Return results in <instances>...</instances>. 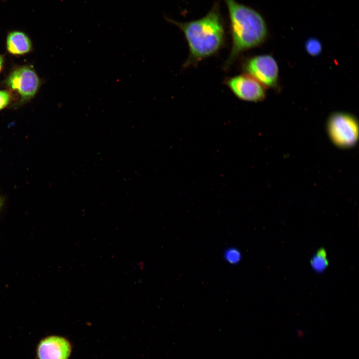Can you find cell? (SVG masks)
<instances>
[{"instance_id":"cell-1","label":"cell","mask_w":359,"mask_h":359,"mask_svg":"<svg viewBox=\"0 0 359 359\" xmlns=\"http://www.w3.org/2000/svg\"><path fill=\"white\" fill-rule=\"evenodd\" d=\"M165 18L177 26L185 36L189 50L186 66L215 54L224 44V24L218 3L206 15L196 20L180 22L168 17Z\"/></svg>"},{"instance_id":"cell-2","label":"cell","mask_w":359,"mask_h":359,"mask_svg":"<svg viewBox=\"0 0 359 359\" xmlns=\"http://www.w3.org/2000/svg\"><path fill=\"white\" fill-rule=\"evenodd\" d=\"M230 22L232 44L225 68L231 65L243 51L261 44L267 36V27L262 15L255 9L235 0H224Z\"/></svg>"},{"instance_id":"cell-3","label":"cell","mask_w":359,"mask_h":359,"mask_svg":"<svg viewBox=\"0 0 359 359\" xmlns=\"http://www.w3.org/2000/svg\"><path fill=\"white\" fill-rule=\"evenodd\" d=\"M42 80L32 65L16 66L9 71L2 85L10 93L16 94L17 100L11 108H20L30 102L38 92Z\"/></svg>"},{"instance_id":"cell-4","label":"cell","mask_w":359,"mask_h":359,"mask_svg":"<svg viewBox=\"0 0 359 359\" xmlns=\"http://www.w3.org/2000/svg\"><path fill=\"white\" fill-rule=\"evenodd\" d=\"M327 129L332 142L340 148H351L358 141L359 122L352 114L344 112L333 113L328 119Z\"/></svg>"},{"instance_id":"cell-5","label":"cell","mask_w":359,"mask_h":359,"mask_svg":"<svg viewBox=\"0 0 359 359\" xmlns=\"http://www.w3.org/2000/svg\"><path fill=\"white\" fill-rule=\"evenodd\" d=\"M244 69L263 86L273 87L277 84L279 69L275 59L271 55H258L248 59Z\"/></svg>"},{"instance_id":"cell-6","label":"cell","mask_w":359,"mask_h":359,"mask_svg":"<svg viewBox=\"0 0 359 359\" xmlns=\"http://www.w3.org/2000/svg\"><path fill=\"white\" fill-rule=\"evenodd\" d=\"M226 84L231 91L243 100L260 101L266 96L264 86L247 74L231 77L227 80Z\"/></svg>"},{"instance_id":"cell-7","label":"cell","mask_w":359,"mask_h":359,"mask_svg":"<svg viewBox=\"0 0 359 359\" xmlns=\"http://www.w3.org/2000/svg\"><path fill=\"white\" fill-rule=\"evenodd\" d=\"M71 351V345L65 338L52 336L40 342L37 355L39 359H68Z\"/></svg>"},{"instance_id":"cell-8","label":"cell","mask_w":359,"mask_h":359,"mask_svg":"<svg viewBox=\"0 0 359 359\" xmlns=\"http://www.w3.org/2000/svg\"><path fill=\"white\" fill-rule=\"evenodd\" d=\"M7 52L13 56H22L31 52L32 43L29 37L24 32L13 30L7 33L5 41Z\"/></svg>"},{"instance_id":"cell-9","label":"cell","mask_w":359,"mask_h":359,"mask_svg":"<svg viewBox=\"0 0 359 359\" xmlns=\"http://www.w3.org/2000/svg\"><path fill=\"white\" fill-rule=\"evenodd\" d=\"M313 268L316 271H324L328 265L327 253L324 249H319L311 260Z\"/></svg>"},{"instance_id":"cell-10","label":"cell","mask_w":359,"mask_h":359,"mask_svg":"<svg viewBox=\"0 0 359 359\" xmlns=\"http://www.w3.org/2000/svg\"><path fill=\"white\" fill-rule=\"evenodd\" d=\"M307 53L311 56H318L322 51V45L320 41L314 38L308 39L305 45Z\"/></svg>"},{"instance_id":"cell-11","label":"cell","mask_w":359,"mask_h":359,"mask_svg":"<svg viewBox=\"0 0 359 359\" xmlns=\"http://www.w3.org/2000/svg\"><path fill=\"white\" fill-rule=\"evenodd\" d=\"M224 258L228 263L236 264L240 261L241 255L238 249L234 247H231L227 249L225 251Z\"/></svg>"},{"instance_id":"cell-12","label":"cell","mask_w":359,"mask_h":359,"mask_svg":"<svg viewBox=\"0 0 359 359\" xmlns=\"http://www.w3.org/2000/svg\"><path fill=\"white\" fill-rule=\"evenodd\" d=\"M12 99V95L8 90L0 89V111L10 105Z\"/></svg>"},{"instance_id":"cell-13","label":"cell","mask_w":359,"mask_h":359,"mask_svg":"<svg viewBox=\"0 0 359 359\" xmlns=\"http://www.w3.org/2000/svg\"><path fill=\"white\" fill-rule=\"evenodd\" d=\"M4 55L0 54V73L3 69L4 63Z\"/></svg>"},{"instance_id":"cell-14","label":"cell","mask_w":359,"mask_h":359,"mask_svg":"<svg viewBox=\"0 0 359 359\" xmlns=\"http://www.w3.org/2000/svg\"><path fill=\"white\" fill-rule=\"evenodd\" d=\"M2 199H1V198H0V208L1 206V205H2Z\"/></svg>"}]
</instances>
